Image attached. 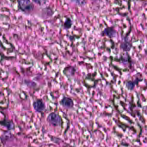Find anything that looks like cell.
I'll return each mask as SVG.
<instances>
[{"mask_svg":"<svg viewBox=\"0 0 147 147\" xmlns=\"http://www.w3.org/2000/svg\"><path fill=\"white\" fill-rule=\"evenodd\" d=\"M49 120L54 125H58L61 123V118L59 115L55 113H51L49 117Z\"/></svg>","mask_w":147,"mask_h":147,"instance_id":"7a4b0ae2","label":"cell"},{"mask_svg":"<svg viewBox=\"0 0 147 147\" xmlns=\"http://www.w3.org/2000/svg\"><path fill=\"white\" fill-rule=\"evenodd\" d=\"M102 33L109 37H113L116 36V31L113 27H107L105 29Z\"/></svg>","mask_w":147,"mask_h":147,"instance_id":"277c9868","label":"cell"},{"mask_svg":"<svg viewBox=\"0 0 147 147\" xmlns=\"http://www.w3.org/2000/svg\"><path fill=\"white\" fill-rule=\"evenodd\" d=\"M64 24L65 27L68 28V29H69L72 25V20L69 18H68L65 21Z\"/></svg>","mask_w":147,"mask_h":147,"instance_id":"8992f818","label":"cell"},{"mask_svg":"<svg viewBox=\"0 0 147 147\" xmlns=\"http://www.w3.org/2000/svg\"><path fill=\"white\" fill-rule=\"evenodd\" d=\"M61 104L64 107L71 108L74 106V102L70 98L64 97L61 101Z\"/></svg>","mask_w":147,"mask_h":147,"instance_id":"3957f363","label":"cell"},{"mask_svg":"<svg viewBox=\"0 0 147 147\" xmlns=\"http://www.w3.org/2000/svg\"><path fill=\"white\" fill-rule=\"evenodd\" d=\"M18 3L20 9L24 12L29 13L34 9V5L30 1H18Z\"/></svg>","mask_w":147,"mask_h":147,"instance_id":"6da1fadb","label":"cell"},{"mask_svg":"<svg viewBox=\"0 0 147 147\" xmlns=\"http://www.w3.org/2000/svg\"><path fill=\"white\" fill-rule=\"evenodd\" d=\"M33 107H34L35 110L39 111H42L43 110L45 106L42 100H38L34 102V104H33Z\"/></svg>","mask_w":147,"mask_h":147,"instance_id":"5b68a950","label":"cell"}]
</instances>
